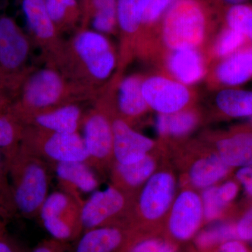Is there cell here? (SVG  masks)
Listing matches in <instances>:
<instances>
[{
    "label": "cell",
    "instance_id": "obj_1",
    "mask_svg": "<svg viewBox=\"0 0 252 252\" xmlns=\"http://www.w3.org/2000/svg\"><path fill=\"white\" fill-rule=\"evenodd\" d=\"M7 165L16 214L27 220L37 219L50 193L52 169L47 162L20 147L7 160Z\"/></svg>",
    "mask_w": 252,
    "mask_h": 252
},
{
    "label": "cell",
    "instance_id": "obj_2",
    "mask_svg": "<svg viewBox=\"0 0 252 252\" xmlns=\"http://www.w3.org/2000/svg\"><path fill=\"white\" fill-rule=\"evenodd\" d=\"M69 88L66 78L53 67L28 70L13 96V110L20 122H26L38 113L67 103Z\"/></svg>",
    "mask_w": 252,
    "mask_h": 252
},
{
    "label": "cell",
    "instance_id": "obj_3",
    "mask_svg": "<svg viewBox=\"0 0 252 252\" xmlns=\"http://www.w3.org/2000/svg\"><path fill=\"white\" fill-rule=\"evenodd\" d=\"M210 0H177L162 18L161 32L165 45L174 50L195 49L203 43L212 9ZM224 4V3H223Z\"/></svg>",
    "mask_w": 252,
    "mask_h": 252
},
{
    "label": "cell",
    "instance_id": "obj_4",
    "mask_svg": "<svg viewBox=\"0 0 252 252\" xmlns=\"http://www.w3.org/2000/svg\"><path fill=\"white\" fill-rule=\"evenodd\" d=\"M20 147L39 158L52 168L67 162H88L89 155L79 132L61 133L25 126Z\"/></svg>",
    "mask_w": 252,
    "mask_h": 252
},
{
    "label": "cell",
    "instance_id": "obj_5",
    "mask_svg": "<svg viewBox=\"0 0 252 252\" xmlns=\"http://www.w3.org/2000/svg\"><path fill=\"white\" fill-rule=\"evenodd\" d=\"M84 202L61 190L49 193L38 218L51 238L66 243L77 241L84 233Z\"/></svg>",
    "mask_w": 252,
    "mask_h": 252
},
{
    "label": "cell",
    "instance_id": "obj_6",
    "mask_svg": "<svg viewBox=\"0 0 252 252\" xmlns=\"http://www.w3.org/2000/svg\"><path fill=\"white\" fill-rule=\"evenodd\" d=\"M70 48L78 71L84 73L89 83L99 84L112 75L117 59L103 34L90 30L81 31L72 39Z\"/></svg>",
    "mask_w": 252,
    "mask_h": 252
},
{
    "label": "cell",
    "instance_id": "obj_7",
    "mask_svg": "<svg viewBox=\"0 0 252 252\" xmlns=\"http://www.w3.org/2000/svg\"><path fill=\"white\" fill-rule=\"evenodd\" d=\"M31 43L17 23L8 16L0 17V86L12 89L25 74Z\"/></svg>",
    "mask_w": 252,
    "mask_h": 252
},
{
    "label": "cell",
    "instance_id": "obj_8",
    "mask_svg": "<svg viewBox=\"0 0 252 252\" xmlns=\"http://www.w3.org/2000/svg\"><path fill=\"white\" fill-rule=\"evenodd\" d=\"M84 144L89 155L87 163L96 173L108 165L114 158L112 124L107 113L101 107L91 110L83 119Z\"/></svg>",
    "mask_w": 252,
    "mask_h": 252
},
{
    "label": "cell",
    "instance_id": "obj_9",
    "mask_svg": "<svg viewBox=\"0 0 252 252\" xmlns=\"http://www.w3.org/2000/svg\"><path fill=\"white\" fill-rule=\"evenodd\" d=\"M142 94L148 107L160 114L180 112L189 103L188 88L175 79L153 76L142 82Z\"/></svg>",
    "mask_w": 252,
    "mask_h": 252
},
{
    "label": "cell",
    "instance_id": "obj_10",
    "mask_svg": "<svg viewBox=\"0 0 252 252\" xmlns=\"http://www.w3.org/2000/svg\"><path fill=\"white\" fill-rule=\"evenodd\" d=\"M126 198L122 190L110 187L95 190L82 205L84 232L93 228L112 225L114 219L124 211Z\"/></svg>",
    "mask_w": 252,
    "mask_h": 252
},
{
    "label": "cell",
    "instance_id": "obj_11",
    "mask_svg": "<svg viewBox=\"0 0 252 252\" xmlns=\"http://www.w3.org/2000/svg\"><path fill=\"white\" fill-rule=\"evenodd\" d=\"M110 121L116 162L126 164L137 161L153 148V141L136 132L124 119L116 118Z\"/></svg>",
    "mask_w": 252,
    "mask_h": 252
},
{
    "label": "cell",
    "instance_id": "obj_12",
    "mask_svg": "<svg viewBox=\"0 0 252 252\" xmlns=\"http://www.w3.org/2000/svg\"><path fill=\"white\" fill-rule=\"evenodd\" d=\"M175 182L165 172L152 176L144 186L139 199V212L144 219L155 220L162 216L171 203Z\"/></svg>",
    "mask_w": 252,
    "mask_h": 252
},
{
    "label": "cell",
    "instance_id": "obj_13",
    "mask_svg": "<svg viewBox=\"0 0 252 252\" xmlns=\"http://www.w3.org/2000/svg\"><path fill=\"white\" fill-rule=\"evenodd\" d=\"M60 190L84 200V194L93 193L98 188L96 172L86 162H61L52 167Z\"/></svg>",
    "mask_w": 252,
    "mask_h": 252
},
{
    "label": "cell",
    "instance_id": "obj_14",
    "mask_svg": "<svg viewBox=\"0 0 252 252\" xmlns=\"http://www.w3.org/2000/svg\"><path fill=\"white\" fill-rule=\"evenodd\" d=\"M203 210L198 195L191 191L181 193L176 200L169 223L173 236L182 240L192 237L200 225Z\"/></svg>",
    "mask_w": 252,
    "mask_h": 252
},
{
    "label": "cell",
    "instance_id": "obj_15",
    "mask_svg": "<svg viewBox=\"0 0 252 252\" xmlns=\"http://www.w3.org/2000/svg\"><path fill=\"white\" fill-rule=\"evenodd\" d=\"M82 120L80 107L70 102L38 113L30 118L25 126L61 133H74L78 132Z\"/></svg>",
    "mask_w": 252,
    "mask_h": 252
},
{
    "label": "cell",
    "instance_id": "obj_16",
    "mask_svg": "<svg viewBox=\"0 0 252 252\" xmlns=\"http://www.w3.org/2000/svg\"><path fill=\"white\" fill-rule=\"evenodd\" d=\"M72 252H127V235L117 225L86 230L75 241Z\"/></svg>",
    "mask_w": 252,
    "mask_h": 252
},
{
    "label": "cell",
    "instance_id": "obj_17",
    "mask_svg": "<svg viewBox=\"0 0 252 252\" xmlns=\"http://www.w3.org/2000/svg\"><path fill=\"white\" fill-rule=\"evenodd\" d=\"M25 126L13 110V99L0 87V150L9 160L17 152Z\"/></svg>",
    "mask_w": 252,
    "mask_h": 252
},
{
    "label": "cell",
    "instance_id": "obj_18",
    "mask_svg": "<svg viewBox=\"0 0 252 252\" xmlns=\"http://www.w3.org/2000/svg\"><path fill=\"white\" fill-rule=\"evenodd\" d=\"M23 11L34 39L45 47L55 48L57 44L56 27L46 10L44 0H23Z\"/></svg>",
    "mask_w": 252,
    "mask_h": 252
},
{
    "label": "cell",
    "instance_id": "obj_19",
    "mask_svg": "<svg viewBox=\"0 0 252 252\" xmlns=\"http://www.w3.org/2000/svg\"><path fill=\"white\" fill-rule=\"evenodd\" d=\"M167 67L175 80L185 86L198 82L205 72L203 58L195 49L172 51Z\"/></svg>",
    "mask_w": 252,
    "mask_h": 252
},
{
    "label": "cell",
    "instance_id": "obj_20",
    "mask_svg": "<svg viewBox=\"0 0 252 252\" xmlns=\"http://www.w3.org/2000/svg\"><path fill=\"white\" fill-rule=\"evenodd\" d=\"M216 77L226 86H238L252 77V49L234 53L219 64Z\"/></svg>",
    "mask_w": 252,
    "mask_h": 252
},
{
    "label": "cell",
    "instance_id": "obj_21",
    "mask_svg": "<svg viewBox=\"0 0 252 252\" xmlns=\"http://www.w3.org/2000/svg\"><path fill=\"white\" fill-rule=\"evenodd\" d=\"M143 80L138 76H130L123 79L118 90L117 104L124 117H139L148 108L142 94Z\"/></svg>",
    "mask_w": 252,
    "mask_h": 252
},
{
    "label": "cell",
    "instance_id": "obj_22",
    "mask_svg": "<svg viewBox=\"0 0 252 252\" xmlns=\"http://www.w3.org/2000/svg\"><path fill=\"white\" fill-rule=\"evenodd\" d=\"M220 157L228 166H251L252 134L243 133L220 140L217 144Z\"/></svg>",
    "mask_w": 252,
    "mask_h": 252
},
{
    "label": "cell",
    "instance_id": "obj_23",
    "mask_svg": "<svg viewBox=\"0 0 252 252\" xmlns=\"http://www.w3.org/2000/svg\"><path fill=\"white\" fill-rule=\"evenodd\" d=\"M155 162L148 154L130 163L116 162L114 177L116 181L127 188H136L143 184L153 173Z\"/></svg>",
    "mask_w": 252,
    "mask_h": 252
},
{
    "label": "cell",
    "instance_id": "obj_24",
    "mask_svg": "<svg viewBox=\"0 0 252 252\" xmlns=\"http://www.w3.org/2000/svg\"><path fill=\"white\" fill-rule=\"evenodd\" d=\"M150 0H117V25L123 34H135L142 26Z\"/></svg>",
    "mask_w": 252,
    "mask_h": 252
},
{
    "label": "cell",
    "instance_id": "obj_25",
    "mask_svg": "<svg viewBox=\"0 0 252 252\" xmlns=\"http://www.w3.org/2000/svg\"><path fill=\"white\" fill-rule=\"evenodd\" d=\"M228 171V165L218 156L198 160L191 167L190 177L194 185L207 187L223 178Z\"/></svg>",
    "mask_w": 252,
    "mask_h": 252
},
{
    "label": "cell",
    "instance_id": "obj_26",
    "mask_svg": "<svg viewBox=\"0 0 252 252\" xmlns=\"http://www.w3.org/2000/svg\"><path fill=\"white\" fill-rule=\"evenodd\" d=\"M219 108L232 117H252V91L225 89L217 94Z\"/></svg>",
    "mask_w": 252,
    "mask_h": 252
},
{
    "label": "cell",
    "instance_id": "obj_27",
    "mask_svg": "<svg viewBox=\"0 0 252 252\" xmlns=\"http://www.w3.org/2000/svg\"><path fill=\"white\" fill-rule=\"evenodd\" d=\"M238 187L233 182H228L219 188L212 187L203 193V210L208 220L217 218L222 209L236 195Z\"/></svg>",
    "mask_w": 252,
    "mask_h": 252
},
{
    "label": "cell",
    "instance_id": "obj_28",
    "mask_svg": "<svg viewBox=\"0 0 252 252\" xmlns=\"http://www.w3.org/2000/svg\"><path fill=\"white\" fill-rule=\"evenodd\" d=\"M197 119L190 112L160 114L157 119V130L162 135H183L195 127Z\"/></svg>",
    "mask_w": 252,
    "mask_h": 252
},
{
    "label": "cell",
    "instance_id": "obj_29",
    "mask_svg": "<svg viewBox=\"0 0 252 252\" xmlns=\"http://www.w3.org/2000/svg\"><path fill=\"white\" fill-rule=\"evenodd\" d=\"M17 215L15 209L6 157L0 150V220L7 221Z\"/></svg>",
    "mask_w": 252,
    "mask_h": 252
},
{
    "label": "cell",
    "instance_id": "obj_30",
    "mask_svg": "<svg viewBox=\"0 0 252 252\" xmlns=\"http://www.w3.org/2000/svg\"><path fill=\"white\" fill-rule=\"evenodd\" d=\"M225 20L228 28L252 39V6L245 4L229 6L225 11Z\"/></svg>",
    "mask_w": 252,
    "mask_h": 252
},
{
    "label": "cell",
    "instance_id": "obj_31",
    "mask_svg": "<svg viewBox=\"0 0 252 252\" xmlns=\"http://www.w3.org/2000/svg\"><path fill=\"white\" fill-rule=\"evenodd\" d=\"M245 36L238 31L225 28L220 33L214 46V53L217 57H228L238 49L245 42Z\"/></svg>",
    "mask_w": 252,
    "mask_h": 252
},
{
    "label": "cell",
    "instance_id": "obj_32",
    "mask_svg": "<svg viewBox=\"0 0 252 252\" xmlns=\"http://www.w3.org/2000/svg\"><path fill=\"white\" fill-rule=\"evenodd\" d=\"M237 236L236 229L232 225H220L201 233L197 239V243L200 247L205 248L220 242L228 241Z\"/></svg>",
    "mask_w": 252,
    "mask_h": 252
},
{
    "label": "cell",
    "instance_id": "obj_33",
    "mask_svg": "<svg viewBox=\"0 0 252 252\" xmlns=\"http://www.w3.org/2000/svg\"><path fill=\"white\" fill-rule=\"evenodd\" d=\"M46 10L56 27L67 20L77 7V0H44Z\"/></svg>",
    "mask_w": 252,
    "mask_h": 252
},
{
    "label": "cell",
    "instance_id": "obj_34",
    "mask_svg": "<svg viewBox=\"0 0 252 252\" xmlns=\"http://www.w3.org/2000/svg\"><path fill=\"white\" fill-rule=\"evenodd\" d=\"M177 0H150L145 14L142 26H152L162 21L168 10Z\"/></svg>",
    "mask_w": 252,
    "mask_h": 252
},
{
    "label": "cell",
    "instance_id": "obj_35",
    "mask_svg": "<svg viewBox=\"0 0 252 252\" xmlns=\"http://www.w3.org/2000/svg\"><path fill=\"white\" fill-rule=\"evenodd\" d=\"M127 252H175L169 244L155 239L134 242Z\"/></svg>",
    "mask_w": 252,
    "mask_h": 252
},
{
    "label": "cell",
    "instance_id": "obj_36",
    "mask_svg": "<svg viewBox=\"0 0 252 252\" xmlns=\"http://www.w3.org/2000/svg\"><path fill=\"white\" fill-rule=\"evenodd\" d=\"M28 252H72L69 243L50 238L42 240Z\"/></svg>",
    "mask_w": 252,
    "mask_h": 252
},
{
    "label": "cell",
    "instance_id": "obj_37",
    "mask_svg": "<svg viewBox=\"0 0 252 252\" xmlns=\"http://www.w3.org/2000/svg\"><path fill=\"white\" fill-rule=\"evenodd\" d=\"M2 224L3 221L0 220V252H28L6 233Z\"/></svg>",
    "mask_w": 252,
    "mask_h": 252
},
{
    "label": "cell",
    "instance_id": "obj_38",
    "mask_svg": "<svg viewBox=\"0 0 252 252\" xmlns=\"http://www.w3.org/2000/svg\"><path fill=\"white\" fill-rule=\"evenodd\" d=\"M236 231L239 238L243 240L252 239V209L240 220Z\"/></svg>",
    "mask_w": 252,
    "mask_h": 252
},
{
    "label": "cell",
    "instance_id": "obj_39",
    "mask_svg": "<svg viewBox=\"0 0 252 252\" xmlns=\"http://www.w3.org/2000/svg\"><path fill=\"white\" fill-rule=\"evenodd\" d=\"M237 178L243 184L248 193L252 195V166L240 169L237 172Z\"/></svg>",
    "mask_w": 252,
    "mask_h": 252
},
{
    "label": "cell",
    "instance_id": "obj_40",
    "mask_svg": "<svg viewBox=\"0 0 252 252\" xmlns=\"http://www.w3.org/2000/svg\"><path fill=\"white\" fill-rule=\"evenodd\" d=\"M117 0H92L94 13L117 9Z\"/></svg>",
    "mask_w": 252,
    "mask_h": 252
},
{
    "label": "cell",
    "instance_id": "obj_41",
    "mask_svg": "<svg viewBox=\"0 0 252 252\" xmlns=\"http://www.w3.org/2000/svg\"><path fill=\"white\" fill-rule=\"evenodd\" d=\"M220 252H248L241 243L237 241L226 242L220 247Z\"/></svg>",
    "mask_w": 252,
    "mask_h": 252
},
{
    "label": "cell",
    "instance_id": "obj_42",
    "mask_svg": "<svg viewBox=\"0 0 252 252\" xmlns=\"http://www.w3.org/2000/svg\"><path fill=\"white\" fill-rule=\"evenodd\" d=\"M248 0H222L224 4L229 6H233V5L245 4V1Z\"/></svg>",
    "mask_w": 252,
    "mask_h": 252
}]
</instances>
